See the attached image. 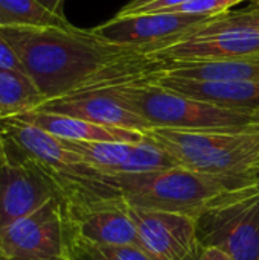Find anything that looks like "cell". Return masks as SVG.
Listing matches in <instances>:
<instances>
[{
  "mask_svg": "<svg viewBox=\"0 0 259 260\" xmlns=\"http://www.w3.org/2000/svg\"><path fill=\"white\" fill-rule=\"evenodd\" d=\"M17 52L26 75L46 101L153 81L168 64L136 49L104 41L92 29L73 24L0 27Z\"/></svg>",
  "mask_w": 259,
  "mask_h": 260,
  "instance_id": "1",
  "label": "cell"
},
{
  "mask_svg": "<svg viewBox=\"0 0 259 260\" xmlns=\"http://www.w3.org/2000/svg\"><path fill=\"white\" fill-rule=\"evenodd\" d=\"M253 178L220 177L174 166L134 175L110 177V184L127 204L139 209L186 215L197 219L221 195Z\"/></svg>",
  "mask_w": 259,
  "mask_h": 260,
  "instance_id": "2",
  "label": "cell"
},
{
  "mask_svg": "<svg viewBox=\"0 0 259 260\" xmlns=\"http://www.w3.org/2000/svg\"><path fill=\"white\" fill-rule=\"evenodd\" d=\"M147 136L163 148L179 166L220 177L252 178L259 165V134L240 129L153 128Z\"/></svg>",
  "mask_w": 259,
  "mask_h": 260,
  "instance_id": "3",
  "label": "cell"
},
{
  "mask_svg": "<svg viewBox=\"0 0 259 260\" xmlns=\"http://www.w3.org/2000/svg\"><path fill=\"white\" fill-rule=\"evenodd\" d=\"M128 110L142 117L153 128L169 129H247L252 114L247 111L221 108L150 81L133 82L108 88Z\"/></svg>",
  "mask_w": 259,
  "mask_h": 260,
  "instance_id": "4",
  "label": "cell"
},
{
  "mask_svg": "<svg viewBox=\"0 0 259 260\" xmlns=\"http://www.w3.org/2000/svg\"><path fill=\"white\" fill-rule=\"evenodd\" d=\"M203 247H218L235 260H259V184L250 183L221 195L197 219Z\"/></svg>",
  "mask_w": 259,
  "mask_h": 260,
  "instance_id": "5",
  "label": "cell"
},
{
  "mask_svg": "<svg viewBox=\"0 0 259 260\" xmlns=\"http://www.w3.org/2000/svg\"><path fill=\"white\" fill-rule=\"evenodd\" d=\"M259 55V5L212 17L183 40L153 56L165 61H202Z\"/></svg>",
  "mask_w": 259,
  "mask_h": 260,
  "instance_id": "6",
  "label": "cell"
},
{
  "mask_svg": "<svg viewBox=\"0 0 259 260\" xmlns=\"http://www.w3.org/2000/svg\"><path fill=\"white\" fill-rule=\"evenodd\" d=\"M75 241L67 206L56 197L0 229V257L70 259Z\"/></svg>",
  "mask_w": 259,
  "mask_h": 260,
  "instance_id": "7",
  "label": "cell"
},
{
  "mask_svg": "<svg viewBox=\"0 0 259 260\" xmlns=\"http://www.w3.org/2000/svg\"><path fill=\"white\" fill-rule=\"evenodd\" d=\"M209 18L182 12L116 15L92 30L107 43L153 55L183 40Z\"/></svg>",
  "mask_w": 259,
  "mask_h": 260,
  "instance_id": "8",
  "label": "cell"
},
{
  "mask_svg": "<svg viewBox=\"0 0 259 260\" xmlns=\"http://www.w3.org/2000/svg\"><path fill=\"white\" fill-rule=\"evenodd\" d=\"M140 250L150 260H198L197 221L186 215L139 209L128 204Z\"/></svg>",
  "mask_w": 259,
  "mask_h": 260,
  "instance_id": "9",
  "label": "cell"
},
{
  "mask_svg": "<svg viewBox=\"0 0 259 260\" xmlns=\"http://www.w3.org/2000/svg\"><path fill=\"white\" fill-rule=\"evenodd\" d=\"M63 143L75 151L89 168L110 177L147 174L179 166L177 161L148 136L139 143L70 140H63Z\"/></svg>",
  "mask_w": 259,
  "mask_h": 260,
  "instance_id": "10",
  "label": "cell"
},
{
  "mask_svg": "<svg viewBox=\"0 0 259 260\" xmlns=\"http://www.w3.org/2000/svg\"><path fill=\"white\" fill-rule=\"evenodd\" d=\"M67 206V204H66ZM75 239L102 245H131L140 248L128 204L121 195L96 197L67 206Z\"/></svg>",
  "mask_w": 259,
  "mask_h": 260,
  "instance_id": "11",
  "label": "cell"
},
{
  "mask_svg": "<svg viewBox=\"0 0 259 260\" xmlns=\"http://www.w3.org/2000/svg\"><path fill=\"white\" fill-rule=\"evenodd\" d=\"M60 197L55 186L32 165L0 158V229ZM61 198V197H60Z\"/></svg>",
  "mask_w": 259,
  "mask_h": 260,
  "instance_id": "12",
  "label": "cell"
},
{
  "mask_svg": "<svg viewBox=\"0 0 259 260\" xmlns=\"http://www.w3.org/2000/svg\"><path fill=\"white\" fill-rule=\"evenodd\" d=\"M37 110L72 116L102 126L139 131L143 134L151 129V126L142 117L128 110L108 88L90 90L50 99L43 102Z\"/></svg>",
  "mask_w": 259,
  "mask_h": 260,
  "instance_id": "13",
  "label": "cell"
},
{
  "mask_svg": "<svg viewBox=\"0 0 259 260\" xmlns=\"http://www.w3.org/2000/svg\"><path fill=\"white\" fill-rule=\"evenodd\" d=\"M150 82L221 108L247 113L259 110V81H194L159 73Z\"/></svg>",
  "mask_w": 259,
  "mask_h": 260,
  "instance_id": "14",
  "label": "cell"
},
{
  "mask_svg": "<svg viewBox=\"0 0 259 260\" xmlns=\"http://www.w3.org/2000/svg\"><path fill=\"white\" fill-rule=\"evenodd\" d=\"M17 119L34 125L47 134L70 142H127V143H139L143 142L147 134L139 131H130L122 128H111L96 125L82 119H76L72 116L47 113V111H29L17 116Z\"/></svg>",
  "mask_w": 259,
  "mask_h": 260,
  "instance_id": "15",
  "label": "cell"
},
{
  "mask_svg": "<svg viewBox=\"0 0 259 260\" xmlns=\"http://www.w3.org/2000/svg\"><path fill=\"white\" fill-rule=\"evenodd\" d=\"M160 75L194 81H259V55L202 61H168Z\"/></svg>",
  "mask_w": 259,
  "mask_h": 260,
  "instance_id": "16",
  "label": "cell"
},
{
  "mask_svg": "<svg viewBox=\"0 0 259 260\" xmlns=\"http://www.w3.org/2000/svg\"><path fill=\"white\" fill-rule=\"evenodd\" d=\"M43 102V94L26 73L0 70V122L34 111Z\"/></svg>",
  "mask_w": 259,
  "mask_h": 260,
  "instance_id": "17",
  "label": "cell"
},
{
  "mask_svg": "<svg viewBox=\"0 0 259 260\" xmlns=\"http://www.w3.org/2000/svg\"><path fill=\"white\" fill-rule=\"evenodd\" d=\"M14 26H72L66 17H60L37 0H0V27Z\"/></svg>",
  "mask_w": 259,
  "mask_h": 260,
  "instance_id": "18",
  "label": "cell"
},
{
  "mask_svg": "<svg viewBox=\"0 0 259 260\" xmlns=\"http://www.w3.org/2000/svg\"><path fill=\"white\" fill-rule=\"evenodd\" d=\"M72 260H150L137 247L131 245H102L90 244L79 239L73 241Z\"/></svg>",
  "mask_w": 259,
  "mask_h": 260,
  "instance_id": "19",
  "label": "cell"
},
{
  "mask_svg": "<svg viewBox=\"0 0 259 260\" xmlns=\"http://www.w3.org/2000/svg\"><path fill=\"white\" fill-rule=\"evenodd\" d=\"M246 0H192L188 2L172 11L168 12H182V14H194L205 17H217L224 12L234 9V6L243 3ZM252 2V0H250Z\"/></svg>",
  "mask_w": 259,
  "mask_h": 260,
  "instance_id": "20",
  "label": "cell"
},
{
  "mask_svg": "<svg viewBox=\"0 0 259 260\" xmlns=\"http://www.w3.org/2000/svg\"><path fill=\"white\" fill-rule=\"evenodd\" d=\"M188 2H192V0H154V2H150V3H145L142 6H137V8H133V9H128V11H119L116 15H136V14H148V12H168V11H172Z\"/></svg>",
  "mask_w": 259,
  "mask_h": 260,
  "instance_id": "21",
  "label": "cell"
},
{
  "mask_svg": "<svg viewBox=\"0 0 259 260\" xmlns=\"http://www.w3.org/2000/svg\"><path fill=\"white\" fill-rule=\"evenodd\" d=\"M0 70H14V72L26 73L17 52L2 35H0Z\"/></svg>",
  "mask_w": 259,
  "mask_h": 260,
  "instance_id": "22",
  "label": "cell"
},
{
  "mask_svg": "<svg viewBox=\"0 0 259 260\" xmlns=\"http://www.w3.org/2000/svg\"><path fill=\"white\" fill-rule=\"evenodd\" d=\"M198 260H235L227 251L218 247H203Z\"/></svg>",
  "mask_w": 259,
  "mask_h": 260,
  "instance_id": "23",
  "label": "cell"
},
{
  "mask_svg": "<svg viewBox=\"0 0 259 260\" xmlns=\"http://www.w3.org/2000/svg\"><path fill=\"white\" fill-rule=\"evenodd\" d=\"M41 6L49 9L50 12L64 17V0H37Z\"/></svg>",
  "mask_w": 259,
  "mask_h": 260,
  "instance_id": "24",
  "label": "cell"
},
{
  "mask_svg": "<svg viewBox=\"0 0 259 260\" xmlns=\"http://www.w3.org/2000/svg\"><path fill=\"white\" fill-rule=\"evenodd\" d=\"M150 2H154V0H131L130 3H127L122 11H128V9H133V8H137V6H142L145 3H150Z\"/></svg>",
  "mask_w": 259,
  "mask_h": 260,
  "instance_id": "25",
  "label": "cell"
},
{
  "mask_svg": "<svg viewBox=\"0 0 259 260\" xmlns=\"http://www.w3.org/2000/svg\"><path fill=\"white\" fill-rule=\"evenodd\" d=\"M249 129L250 131H255L259 134V110H256L253 114H252V123L249 125Z\"/></svg>",
  "mask_w": 259,
  "mask_h": 260,
  "instance_id": "26",
  "label": "cell"
},
{
  "mask_svg": "<svg viewBox=\"0 0 259 260\" xmlns=\"http://www.w3.org/2000/svg\"><path fill=\"white\" fill-rule=\"evenodd\" d=\"M252 178H253V180H255V181L259 184V165L255 168V169H253V172H252Z\"/></svg>",
  "mask_w": 259,
  "mask_h": 260,
  "instance_id": "27",
  "label": "cell"
},
{
  "mask_svg": "<svg viewBox=\"0 0 259 260\" xmlns=\"http://www.w3.org/2000/svg\"><path fill=\"white\" fill-rule=\"evenodd\" d=\"M0 260H72V259H5V257H0Z\"/></svg>",
  "mask_w": 259,
  "mask_h": 260,
  "instance_id": "28",
  "label": "cell"
},
{
  "mask_svg": "<svg viewBox=\"0 0 259 260\" xmlns=\"http://www.w3.org/2000/svg\"><path fill=\"white\" fill-rule=\"evenodd\" d=\"M2 155H3V149H2V143H0V158H2Z\"/></svg>",
  "mask_w": 259,
  "mask_h": 260,
  "instance_id": "29",
  "label": "cell"
},
{
  "mask_svg": "<svg viewBox=\"0 0 259 260\" xmlns=\"http://www.w3.org/2000/svg\"><path fill=\"white\" fill-rule=\"evenodd\" d=\"M252 3H256V5H259V0H252Z\"/></svg>",
  "mask_w": 259,
  "mask_h": 260,
  "instance_id": "30",
  "label": "cell"
}]
</instances>
